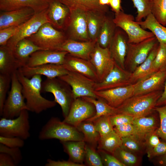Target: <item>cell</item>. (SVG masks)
I'll return each mask as SVG.
<instances>
[{"mask_svg": "<svg viewBox=\"0 0 166 166\" xmlns=\"http://www.w3.org/2000/svg\"><path fill=\"white\" fill-rule=\"evenodd\" d=\"M58 78L70 86L74 99L84 97L98 98L94 93L96 82L87 77L76 72H69Z\"/></svg>", "mask_w": 166, "mask_h": 166, "instance_id": "obj_10", "label": "cell"}, {"mask_svg": "<svg viewBox=\"0 0 166 166\" xmlns=\"http://www.w3.org/2000/svg\"><path fill=\"white\" fill-rule=\"evenodd\" d=\"M21 25L9 27L0 30V45H6L8 40L17 32Z\"/></svg>", "mask_w": 166, "mask_h": 166, "instance_id": "obj_48", "label": "cell"}, {"mask_svg": "<svg viewBox=\"0 0 166 166\" xmlns=\"http://www.w3.org/2000/svg\"><path fill=\"white\" fill-rule=\"evenodd\" d=\"M146 152L147 156L149 158L165 154H166V142L160 141L156 146L146 150Z\"/></svg>", "mask_w": 166, "mask_h": 166, "instance_id": "obj_53", "label": "cell"}, {"mask_svg": "<svg viewBox=\"0 0 166 166\" xmlns=\"http://www.w3.org/2000/svg\"><path fill=\"white\" fill-rule=\"evenodd\" d=\"M106 13L86 12L88 31L90 40L97 42V38L106 17Z\"/></svg>", "mask_w": 166, "mask_h": 166, "instance_id": "obj_32", "label": "cell"}, {"mask_svg": "<svg viewBox=\"0 0 166 166\" xmlns=\"http://www.w3.org/2000/svg\"><path fill=\"white\" fill-rule=\"evenodd\" d=\"M11 76L0 74V115L2 116L3 106L10 83Z\"/></svg>", "mask_w": 166, "mask_h": 166, "instance_id": "obj_46", "label": "cell"}, {"mask_svg": "<svg viewBox=\"0 0 166 166\" xmlns=\"http://www.w3.org/2000/svg\"><path fill=\"white\" fill-rule=\"evenodd\" d=\"M68 53V52L65 51L39 50L31 55L25 65L34 67L49 64L62 65Z\"/></svg>", "mask_w": 166, "mask_h": 166, "instance_id": "obj_20", "label": "cell"}, {"mask_svg": "<svg viewBox=\"0 0 166 166\" xmlns=\"http://www.w3.org/2000/svg\"><path fill=\"white\" fill-rule=\"evenodd\" d=\"M11 88L4 104L1 116L8 119L16 117L22 110H28L22 93V86L16 72L11 75Z\"/></svg>", "mask_w": 166, "mask_h": 166, "instance_id": "obj_5", "label": "cell"}, {"mask_svg": "<svg viewBox=\"0 0 166 166\" xmlns=\"http://www.w3.org/2000/svg\"><path fill=\"white\" fill-rule=\"evenodd\" d=\"M151 13L157 21L166 27V0H150Z\"/></svg>", "mask_w": 166, "mask_h": 166, "instance_id": "obj_40", "label": "cell"}, {"mask_svg": "<svg viewBox=\"0 0 166 166\" xmlns=\"http://www.w3.org/2000/svg\"><path fill=\"white\" fill-rule=\"evenodd\" d=\"M166 80V70L158 71L149 77L134 84L133 96L163 90Z\"/></svg>", "mask_w": 166, "mask_h": 166, "instance_id": "obj_24", "label": "cell"}, {"mask_svg": "<svg viewBox=\"0 0 166 166\" xmlns=\"http://www.w3.org/2000/svg\"><path fill=\"white\" fill-rule=\"evenodd\" d=\"M16 166L13 159L8 154L0 153V166Z\"/></svg>", "mask_w": 166, "mask_h": 166, "instance_id": "obj_56", "label": "cell"}, {"mask_svg": "<svg viewBox=\"0 0 166 166\" xmlns=\"http://www.w3.org/2000/svg\"><path fill=\"white\" fill-rule=\"evenodd\" d=\"M0 153L7 154L13 159L16 165L20 163L22 159V156L19 148H10L0 144Z\"/></svg>", "mask_w": 166, "mask_h": 166, "instance_id": "obj_47", "label": "cell"}, {"mask_svg": "<svg viewBox=\"0 0 166 166\" xmlns=\"http://www.w3.org/2000/svg\"><path fill=\"white\" fill-rule=\"evenodd\" d=\"M122 145L121 138L114 130L109 134L100 137L97 148L113 155L115 151Z\"/></svg>", "mask_w": 166, "mask_h": 166, "instance_id": "obj_36", "label": "cell"}, {"mask_svg": "<svg viewBox=\"0 0 166 166\" xmlns=\"http://www.w3.org/2000/svg\"><path fill=\"white\" fill-rule=\"evenodd\" d=\"M164 89L160 97L157 101L156 106L166 104V80Z\"/></svg>", "mask_w": 166, "mask_h": 166, "instance_id": "obj_58", "label": "cell"}, {"mask_svg": "<svg viewBox=\"0 0 166 166\" xmlns=\"http://www.w3.org/2000/svg\"><path fill=\"white\" fill-rule=\"evenodd\" d=\"M163 91L133 96L117 108L118 113L126 114L134 118L148 115L156 106Z\"/></svg>", "mask_w": 166, "mask_h": 166, "instance_id": "obj_2", "label": "cell"}, {"mask_svg": "<svg viewBox=\"0 0 166 166\" xmlns=\"http://www.w3.org/2000/svg\"><path fill=\"white\" fill-rule=\"evenodd\" d=\"M70 10L78 9L85 12L93 11L106 13L107 6L101 5L99 0H57Z\"/></svg>", "mask_w": 166, "mask_h": 166, "instance_id": "obj_29", "label": "cell"}, {"mask_svg": "<svg viewBox=\"0 0 166 166\" xmlns=\"http://www.w3.org/2000/svg\"><path fill=\"white\" fill-rule=\"evenodd\" d=\"M132 73L116 62L109 73L100 81L96 83L95 91L105 90L129 85Z\"/></svg>", "mask_w": 166, "mask_h": 166, "instance_id": "obj_14", "label": "cell"}, {"mask_svg": "<svg viewBox=\"0 0 166 166\" xmlns=\"http://www.w3.org/2000/svg\"><path fill=\"white\" fill-rule=\"evenodd\" d=\"M62 65L69 72L80 73L96 82L98 81L95 69L89 60L75 57L68 53Z\"/></svg>", "mask_w": 166, "mask_h": 166, "instance_id": "obj_21", "label": "cell"}, {"mask_svg": "<svg viewBox=\"0 0 166 166\" xmlns=\"http://www.w3.org/2000/svg\"><path fill=\"white\" fill-rule=\"evenodd\" d=\"M89 60L95 69L98 82L105 77L112 69L115 63L109 48H103L97 43L91 54Z\"/></svg>", "mask_w": 166, "mask_h": 166, "instance_id": "obj_13", "label": "cell"}, {"mask_svg": "<svg viewBox=\"0 0 166 166\" xmlns=\"http://www.w3.org/2000/svg\"><path fill=\"white\" fill-rule=\"evenodd\" d=\"M137 10L136 22H140L151 13L150 0H131Z\"/></svg>", "mask_w": 166, "mask_h": 166, "instance_id": "obj_42", "label": "cell"}, {"mask_svg": "<svg viewBox=\"0 0 166 166\" xmlns=\"http://www.w3.org/2000/svg\"><path fill=\"white\" fill-rule=\"evenodd\" d=\"M159 43L152 50L147 59L132 73L130 79L131 84H134L151 75L152 65L157 53Z\"/></svg>", "mask_w": 166, "mask_h": 166, "instance_id": "obj_27", "label": "cell"}, {"mask_svg": "<svg viewBox=\"0 0 166 166\" xmlns=\"http://www.w3.org/2000/svg\"><path fill=\"white\" fill-rule=\"evenodd\" d=\"M47 10L35 14L31 18L22 24L16 34L8 40L6 45L13 52L18 42L30 37L35 33L43 24L49 22L47 17Z\"/></svg>", "mask_w": 166, "mask_h": 166, "instance_id": "obj_11", "label": "cell"}, {"mask_svg": "<svg viewBox=\"0 0 166 166\" xmlns=\"http://www.w3.org/2000/svg\"><path fill=\"white\" fill-rule=\"evenodd\" d=\"M132 124L136 131L135 135L144 140L147 134L155 131L158 127L156 119L153 116H147L134 118Z\"/></svg>", "mask_w": 166, "mask_h": 166, "instance_id": "obj_33", "label": "cell"}, {"mask_svg": "<svg viewBox=\"0 0 166 166\" xmlns=\"http://www.w3.org/2000/svg\"><path fill=\"white\" fill-rule=\"evenodd\" d=\"M166 70V46L159 44L158 51L153 61L151 75L160 71Z\"/></svg>", "mask_w": 166, "mask_h": 166, "instance_id": "obj_41", "label": "cell"}, {"mask_svg": "<svg viewBox=\"0 0 166 166\" xmlns=\"http://www.w3.org/2000/svg\"><path fill=\"white\" fill-rule=\"evenodd\" d=\"M83 134L84 140L92 145L95 146L100 138L93 122L85 121L76 127Z\"/></svg>", "mask_w": 166, "mask_h": 166, "instance_id": "obj_37", "label": "cell"}, {"mask_svg": "<svg viewBox=\"0 0 166 166\" xmlns=\"http://www.w3.org/2000/svg\"><path fill=\"white\" fill-rule=\"evenodd\" d=\"M81 97L93 104L96 109L95 114L86 121L93 122L101 117L111 116L118 113L117 108L111 106L105 100L101 98L98 97L97 98H96L88 97Z\"/></svg>", "mask_w": 166, "mask_h": 166, "instance_id": "obj_35", "label": "cell"}, {"mask_svg": "<svg viewBox=\"0 0 166 166\" xmlns=\"http://www.w3.org/2000/svg\"><path fill=\"white\" fill-rule=\"evenodd\" d=\"M134 119L131 116L122 113L110 116V120L113 127L126 124H133Z\"/></svg>", "mask_w": 166, "mask_h": 166, "instance_id": "obj_50", "label": "cell"}, {"mask_svg": "<svg viewBox=\"0 0 166 166\" xmlns=\"http://www.w3.org/2000/svg\"><path fill=\"white\" fill-rule=\"evenodd\" d=\"M96 43L91 40L80 41L67 39L57 51H66L73 56L89 60Z\"/></svg>", "mask_w": 166, "mask_h": 166, "instance_id": "obj_22", "label": "cell"}, {"mask_svg": "<svg viewBox=\"0 0 166 166\" xmlns=\"http://www.w3.org/2000/svg\"><path fill=\"white\" fill-rule=\"evenodd\" d=\"M45 49L26 38L17 43L13 51L16 59L23 66L26 65L29 57L34 53L40 50Z\"/></svg>", "mask_w": 166, "mask_h": 166, "instance_id": "obj_30", "label": "cell"}, {"mask_svg": "<svg viewBox=\"0 0 166 166\" xmlns=\"http://www.w3.org/2000/svg\"><path fill=\"white\" fill-rule=\"evenodd\" d=\"M122 145L124 149L138 155L142 153L146 146L145 140L138 136L132 135L121 138Z\"/></svg>", "mask_w": 166, "mask_h": 166, "instance_id": "obj_38", "label": "cell"}, {"mask_svg": "<svg viewBox=\"0 0 166 166\" xmlns=\"http://www.w3.org/2000/svg\"><path fill=\"white\" fill-rule=\"evenodd\" d=\"M16 73L22 86V93L29 111L39 114L54 107L57 103L43 97L42 90V76L35 75L30 78L24 76L18 70Z\"/></svg>", "mask_w": 166, "mask_h": 166, "instance_id": "obj_1", "label": "cell"}, {"mask_svg": "<svg viewBox=\"0 0 166 166\" xmlns=\"http://www.w3.org/2000/svg\"><path fill=\"white\" fill-rule=\"evenodd\" d=\"M70 11L66 5L57 0H50L47 10L49 22L55 28L60 30L67 29Z\"/></svg>", "mask_w": 166, "mask_h": 166, "instance_id": "obj_16", "label": "cell"}, {"mask_svg": "<svg viewBox=\"0 0 166 166\" xmlns=\"http://www.w3.org/2000/svg\"><path fill=\"white\" fill-rule=\"evenodd\" d=\"M113 18L106 16L100 30L97 43L103 48H108L117 28Z\"/></svg>", "mask_w": 166, "mask_h": 166, "instance_id": "obj_34", "label": "cell"}, {"mask_svg": "<svg viewBox=\"0 0 166 166\" xmlns=\"http://www.w3.org/2000/svg\"><path fill=\"white\" fill-rule=\"evenodd\" d=\"M110 0H99V4L102 6L109 5Z\"/></svg>", "mask_w": 166, "mask_h": 166, "instance_id": "obj_60", "label": "cell"}, {"mask_svg": "<svg viewBox=\"0 0 166 166\" xmlns=\"http://www.w3.org/2000/svg\"><path fill=\"white\" fill-rule=\"evenodd\" d=\"M45 166H83V164L74 163L70 160L55 161L48 159L45 164Z\"/></svg>", "mask_w": 166, "mask_h": 166, "instance_id": "obj_55", "label": "cell"}, {"mask_svg": "<svg viewBox=\"0 0 166 166\" xmlns=\"http://www.w3.org/2000/svg\"><path fill=\"white\" fill-rule=\"evenodd\" d=\"M113 21L116 26L122 30L127 34L128 43H136L154 36L150 31L142 28L135 20L134 16L123 10L115 13Z\"/></svg>", "mask_w": 166, "mask_h": 166, "instance_id": "obj_6", "label": "cell"}, {"mask_svg": "<svg viewBox=\"0 0 166 166\" xmlns=\"http://www.w3.org/2000/svg\"><path fill=\"white\" fill-rule=\"evenodd\" d=\"M134 85H128L109 89L94 91L96 96L105 100L111 106L117 108L133 95Z\"/></svg>", "mask_w": 166, "mask_h": 166, "instance_id": "obj_17", "label": "cell"}, {"mask_svg": "<svg viewBox=\"0 0 166 166\" xmlns=\"http://www.w3.org/2000/svg\"><path fill=\"white\" fill-rule=\"evenodd\" d=\"M113 155L125 166L138 165L140 162L138 156L121 147L117 148Z\"/></svg>", "mask_w": 166, "mask_h": 166, "instance_id": "obj_39", "label": "cell"}, {"mask_svg": "<svg viewBox=\"0 0 166 166\" xmlns=\"http://www.w3.org/2000/svg\"><path fill=\"white\" fill-rule=\"evenodd\" d=\"M35 14L32 8L25 7L12 10L2 11L0 15V30L25 23Z\"/></svg>", "mask_w": 166, "mask_h": 166, "instance_id": "obj_19", "label": "cell"}, {"mask_svg": "<svg viewBox=\"0 0 166 166\" xmlns=\"http://www.w3.org/2000/svg\"><path fill=\"white\" fill-rule=\"evenodd\" d=\"M155 110L158 113L160 119L159 127L156 133L159 138L166 142V104L160 107H156Z\"/></svg>", "mask_w": 166, "mask_h": 166, "instance_id": "obj_44", "label": "cell"}, {"mask_svg": "<svg viewBox=\"0 0 166 166\" xmlns=\"http://www.w3.org/2000/svg\"><path fill=\"white\" fill-rule=\"evenodd\" d=\"M6 45L0 47V74L11 76L23 66Z\"/></svg>", "mask_w": 166, "mask_h": 166, "instance_id": "obj_26", "label": "cell"}, {"mask_svg": "<svg viewBox=\"0 0 166 166\" xmlns=\"http://www.w3.org/2000/svg\"><path fill=\"white\" fill-rule=\"evenodd\" d=\"M94 105L79 97L74 99L67 116L63 121L76 127L81 123L93 117L95 114Z\"/></svg>", "mask_w": 166, "mask_h": 166, "instance_id": "obj_12", "label": "cell"}, {"mask_svg": "<svg viewBox=\"0 0 166 166\" xmlns=\"http://www.w3.org/2000/svg\"><path fill=\"white\" fill-rule=\"evenodd\" d=\"M137 22L142 28L151 32L159 44L166 46V27L159 22L152 13L144 21Z\"/></svg>", "mask_w": 166, "mask_h": 166, "instance_id": "obj_28", "label": "cell"}, {"mask_svg": "<svg viewBox=\"0 0 166 166\" xmlns=\"http://www.w3.org/2000/svg\"><path fill=\"white\" fill-rule=\"evenodd\" d=\"M29 111L22 110L13 119L2 117L0 120V136L20 138L24 140L30 136Z\"/></svg>", "mask_w": 166, "mask_h": 166, "instance_id": "obj_7", "label": "cell"}, {"mask_svg": "<svg viewBox=\"0 0 166 166\" xmlns=\"http://www.w3.org/2000/svg\"><path fill=\"white\" fill-rule=\"evenodd\" d=\"M114 130L121 138L136 134V130L132 124H126L115 126Z\"/></svg>", "mask_w": 166, "mask_h": 166, "instance_id": "obj_51", "label": "cell"}, {"mask_svg": "<svg viewBox=\"0 0 166 166\" xmlns=\"http://www.w3.org/2000/svg\"><path fill=\"white\" fill-rule=\"evenodd\" d=\"M156 130L148 133L145 137L146 151L156 146L160 142L159 137L156 133Z\"/></svg>", "mask_w": 166, "mask_h": 166, "instance_id": "obj_54", "label": "cell"}, {"mask_svg": "<svg viewBox=\"0 0 166 166\" xmlns=\"http://www.w3.org/2000/svg\"><path fill=\"white\" fill-rule=\"evenodd\" d=\"M38 138L41 140L57 139L60 142L84 140L83 134L76 127L53 117L42 128Z\"/></svg>", "mask_w": 166, "mask_h": 166, "instance_id": "obj_3", "label": "cell"}, {"mask_svg": "<svg viewBox=\"0 0 166 166\" xmlns=\"http://www.w3.org/2000/svg\"><path fill=\"white\" fill-rule=\"evenodd\" d=\"M24 76L30 78L36 75H43L48 78L58 77L66 74L69 71L62 65L49 64L34 67L24 65L18 69Z\"/></svg>", "mask_w": 166, "mask_h": 166, "instance_id": "obj_23", "label": "cell"}, {"mask_svg": "<svg viewBox=\"0 0 166 166\" xmlns=\"http://www.w3.org/2000/svg\"><path fill=\"white\" fill-rule=\"evenodd\" d=\"M45 49L57 50L67 39L64 34L49 22L43 24L35 34L26 38Z\"/></svg>", "mask_w": 166, "mask_h": 166, "instance_id": "obj_8", "label": "cell"}, {"mask_svg": "<svg viewBox=\"0 0 166 166\" xmlns=\"http://www.w3.org/2000/svg\"><path fill=\"white\" fill-rule=\"evenodd\" d=\"M159 43L154 36L140 42L128 43L125 61V67L128 66L132 72L148 57L150 53Z\"/></svg>", "mask_w": 166, "mask_h": 166, "instance_id": "obj_9", "label": "cell"}, {"mask_svg": "<svg viewBox=\"0 0 166 166\" xmlns=\"http://www.w3.org/2000/svg\"><path fill=\"white\" fill-rule=\"evenodd\" d=\"M159 160V163L160 164L166 166V154L160 156Z\"/></svg>", "mask_w": 166, "mask_h": 166, "instance_id": "obj_59", "label": "cell"}, {"mask_svg": "<svg viewBox=\"0 0 166 166\" xmlns=\"http://www.w3.org/2000/svg\"><path fill=\"white\" fill-rule=\"evenodd\" d=\"M50 0H0V9L2 11H6L28 7L37 14L47 10Z\"/></svg>", "mask_w": 166, "mask_h": 166, "instance_id": "obj_25", "label": "cell"}, {"mask_svg": "<svg viewBox=\"0 0 166 166\" xmlns=\"http://www.w3.org/2000/svg\"><path fill=\"white\" fill-rule=\"evenodd\" d=\"M109 5L115 13L122 10L121 6V0H110Z\"/></svg>", "mask_w": 166, "mask_h": 166, "instance_id": "obj_57", "label": "cell"}, {"mask_svg": "<svg viewBox=\"0 0 166 166\" xmlns=\"http://www.w3.org/2000/svg\"><path fill=\"white\" fill-rule=\"evenodd\" d=\"M93 122L100 137L104 136L114 130V127L111 122L110 116L101 117Z\"/></svg>", "mask_w": 166, "mask_h": 166, "instance_id": "obj_43", "label": "cell"}, {"mask_svg": "<svg viewBox=\"0 0 166 166\" xmlns=\"http://www.w3.org/2000/svg\"><path fill=\"white\" fill-rule=\"evenodd\" d=\"M85 158L88 165L90 166H102L103 164L99 153L92 146L86 145Z\"/></svg>", "mask_w": 166, "mask_h": 166, "instance_id": "obj_45", "label": "cell"}, {"mask_svg": "<svg viewBox=\"0 0 166 166\" xmlns=\"http://www.w3.org/2000/svg\"><path fill=\"white\" fill-rule=\"evenodd\" d=\"M68 30L70 39L87 41L90 40L88 33L86 12L78 9L70 10Z\"/></svg>", "mask_w": 166, "mask_h": 166, "instance_id": "obj_15", "label": "cell"}, {"mask_svg": "<svg viewBox=\"0 0 166 166\" xmlns=\"http://www.w3.org/2000/svg\"><path fill=\"white\" fill-rule=\"evenodd\" d=\"M120 29H116L108 48L115 62L125 69V61L128 48V38L126 33Z\"/></svg>", "mask_w": 166, "mask_h": 166, "instance_id": "obj_18", "label": "cell"}, {"mask_svg": "<svg viewBox=\"0 0 166 166\" xmlns=\"http://www.w3.org/2000/svg\"><path fill=\"white\" fill-rule=\"evenodd\" d=\"M64 151L67 153L70 160L82 164L85 158V143L84 140L61 141Z\"/></svg>", "mask_w": 166, "mask_h": 166, "instance_id": "obj_31", "label": "cell"}, {"mask_svg": "<svg viewBox=\"0 0 166 166\" xmlns=\"http://www.w3.org/2000/svg\"><path fill=\"white\" fill-rule=\"evenodd\" d=\"M42 91L53 94L54 100L61 106L63 115L65 118L74 99L70 86L58 77L47 78L42 83Z\"/></svg>", "mask_w": 166, "mask_h": 166, "instance_id": "obj_4", "label": "cell"}, {"mask_svg": "<svg viewBox=\"0 0 166 166\" xmlns=\"http://www.w3.org/2000/svg\"><path fill=\"white\" fill-rule=\"evenodd\" d=\"M98 153L103 164L107 166H125L113 155H111L103 150L99 149Z\"/></svg>", "mask_w": 166, "mask_h": 166, "instance_id": "obj_49", "label": "cell"}, {"mask_svg": "<svg viewBox=\"0 0 166 166\" xmlns=\"http://www.w3.org/2000/svg\"><path fill=\"white\" fill-rule=\"evenodd\" d=\"M0 144L10 148H21L25 144L24 140L18 137L0 136Z\"/></svg>", "mask_w": 166, "mask_h": 166, "instance_id": "obj_52", "label": "cell"}]
</instances>
